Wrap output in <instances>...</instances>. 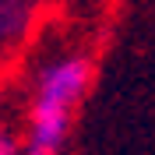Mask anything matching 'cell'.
Returning a JSON list of instances; mask_svg holds the SVG:
<instances>
[{
  "mask_svg": "<svg viewBox=\"0 0 155 155\" xmlns=\"http://www.w3.org/2000/svg\"><path fill=\"white\" fill-rule=\"evenodd\" d=\"M95 81V60L92 53H57L39 64L32 78L28 109H57V113L78 116V106L85 102L88 88Z\"/></svg>",
  "mask_w": 155,
  "mask_h": 155,
  "instance_id": "cell-1",
  "label": "cell"
},
{
  "mask_svg": "<svg viewBox=\"0 0 155 155\" xmlns=\"http://www.w3.org/2000/svg\"><path fill=\"white\" fill-rule=\"evenodd\" d=\"M49 0H0V67L25 53Z\"/></svg>",
  "mask_w": 155,
  "mask_h": 155,
  "instance_id": "cell-2",
  "label": "cell"
},
{
  "mask_svg": "<svg viewBox=\"0 0 155 155\" xmlns=\"http://www.w3.org/2000/svg\"><path fill=\"white\" fill-rule=\"evenodd\" d=\"M0 155H21V134L11 127H0Z\"/></svg>",
  "mask_w": 155,
  "mask_h": 155,
  "instance_id": "cell-3",
  "label": "cell"
},
{
  "mask_svg": "<svg viewBox=\"0 0 155 155\" xmlns=\"http://www.w3.org/2000/svg\"><path fill=\"white\" fill-rule=\"evenodd\" d=\"M0 102H4V74H0Z\"/></svg>",
  "mask_w": 155,
  "mask_h": 155,
  "instance_id": "cell-4",
  "label": "cell"
}]
</instances>
